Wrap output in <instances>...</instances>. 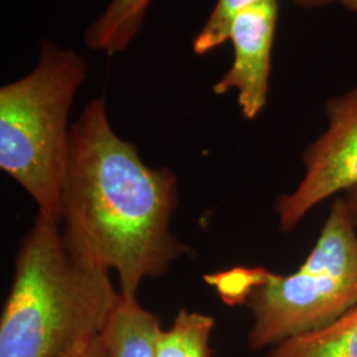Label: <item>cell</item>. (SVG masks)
<instances>
[{"mask_svg":"<svg viewBox=\"0 0 357 357\" xmlns=\"http://www.w3.org/2000/svg\"><path fill=\"white\" fill-rule=\"evenodd\" d=\"M160 320L138 303L122 298L102 336L107 357H155Z\"/></svg>","mask_w":357,"mask_h":357,"instance_id":"cell-7","label":"cell"},{"mask_svg":"<svg viewBox=\"0 0 357 357\" xmlns=\"http://www.w3.org/2000/svg\"><path fill=\"white\" fill-rule=\"evenodd\" d=\"M215 319L181 308L168 330L156 336L155 357H211V335Z\"/></svg>","mask_w":357,"mask_h":357,"instance_id":"cell-10","label":"cell"},{"mask_svg":"<svg viewBox=\"0 0 357 357\" xmlns=\"http://www.w3.org/2000/svg\"><path fill=\"white\" fill-rule=\"evenodd\" d=\"M265 357H357V306L321 328L274 345Z\"/></svg>","mask_w":357,"mask_h":357,"instance_id":"cell-8","label":"cell"},{"mask_svg":"<svg viewBox=\"0 0 357 357\" xmlns=\"http://www.w3.org/2000/svg\"><path fill=\"white\" fill-rule=\"evenodd\" d=\"M328 128L303 153L306 175L275 202L280 230L290 233L317 205L357 185V89L326 105Z\"/></svg>","mask_w":357,"mask_h":357,"instance_id":"cell-5","label":"cell"},{"mask_svg":"<svg viewBox=\"0 0 357 357\" xmlns=\"http://www.w3.org/2000/svg\"><path fill=\"white\" fill-rule=\"evenodd\" d=\"M86 68L76 52L44 41L36 68L0 89V168L33 199L38 213L60 222L68 118Z\"/></svg>","mask_w":357,"mask_h":357,"instance_id":"cell-3","label":"cell"},{"mask_svg":"<svg viewBox=\"0 0 357 357\" xmlns=\"http://www.w3.org/2000/svg\"><path fill=\"white\" fill-rule=\"evenodd\" d=\"M336 1H340L348 10L357 13V0H336Z\"/></svg>","mask_w":357,"mask_h":357,"instance_id":"cell-16","label":"cell"},{"mask_svg":"<svg viewBox=\"0 0 357 357\" xmlns=\"http://www.w3.org/2000/svg\"><path fill=\"white\" fill-rule=\"evenodd\" d=\"M264 1L268 0H218L204 26L193 38V52L196 54H205L222 45L229 40L230 28L234 19L243 10Z\"/></svg>","mask_w":357,"mask_h":357,"instance_id":"cell-11","label":"cell"},{"mask_svg":"<svg viewBox=\"0 0 357 357\" xmlns=\"http://www.w3.org/2000/svg\"><path fill=\"white\" fill-rule=\"evenodd\" d=\"M294 3L302 8H315L324 4H328L333 0H293Z\"/></svg>","mask_w":357,"mask_h":357,"instance_id":"cell-15","label":"cell"},{"mask_svg":"<svg viewBox=\"0 0 357 357\" xmlns=\"http://www.w3.org/2000/svg\"><path fill=\"white\" fill-rule=\"evenodd\" d=\"M68 357H107L102 335H97L85 343L78 345Z\"/></svg>","mask_w":357,"mask_h":357,"instance_id":"cell-13","label":"cell"},{"mask_svg":"<svg viewBox=\"0 0 357 357\" xmlns=\"http://www.w3.org/2000/svg\"><path fill=\"white\" fill-rule=\"evenodd\" d=\"M178 178L168 167L146 166L134 143L115 134L106 100L88 103L70 126L63 188V234L73 255L114 270L123 298L165 275L187 246L171 230Z\"/></svg>","mask_w":357,"mask_h":357,"instance_id":"cell-1","label":"cell"},{"mask_svg":"<svg viewBox=\"0 0 357 357\" xmlns=\"http://www.w3.org/2000/svg\"><path fill=\"white\" fill-rule=\"evenodd\" d=\"M349 208L336 199L306 261L293 274L259 268L246 301L253 351L321 328L357 306V234Z\"/></svg>","mask_w":357,"mask_h":357,"instance_id":"cell-4","label":"cell"},{"mask_svg":"<svg viewBox=\"0 0 357 357\" xmlns=\"http://www.w3.org/2000/svg\"><path fill=\"white\" fill-rule=\"evenodd\" d=\"M60 221L38 213L15 259L0 357H68L102 335L122 301L110 273L73 255Z\"/></svg>","mask_w":357,"mask_h":357,"instance_id":"cell-2","label":"cell"},{"mask_svg":"<svg viewBox=\"0 0 357 357\" xmlns=\"http://www.w3.org/2000/svg\"><path fill=\"white\" fill-rule=\"evenodd\" d=\"M151 0H112L105 13L88 28L90 50L114 54L123 52L139 32Z\"/></svg>","mask_w":357,"mask_h":357,"instance_id":"cell-9","label":"cell"},{"mask_svg":"<svg viewBox=\"0 0 357 357\" xmlns=\"http://www.w3.org/2000/svg\"><path fill=\"white\" fill-rule=\"evenodd\" d=\"M344 200L347 205H348V208H349L351 216H352L354 224H355V227H356L357 229V185L347 191Z\"/></svg>","mask_w":357,"mask_h":357,"instance_id":"cell-14","label":"cell"},{"mask_svg":"<svg viewBox=\"0 0 357 357\" xmlns=\"http://www.w3.org/2000/svg\"><path fill=\"white\" fill-rule=\"evenodd\" d=\"M277 19L278 3L268 0L243 10L230 28L234 60L229 70L213 85V93L222 96L236 90L245 119H255L268 102Z\"/></svg>","mask_w":357,"mask_h":357,"instance_id":"cell-6","label":"cell"},{"mask_svg":"<svg viewBox=\"0 0 357 357\" xmlns=\"http://www.w3.org/2000/svg\"><path fill=\"white\" fill-rule=\"evenodd\" d=\"M258 277L259 268H237L205 275V282L216 287L217 293L227 305L236 306L246 303Z\"/></svg>","mask_w":357,"mask_h":357,"instance_id":"cell-12","label":"cell"}]
</instances>
